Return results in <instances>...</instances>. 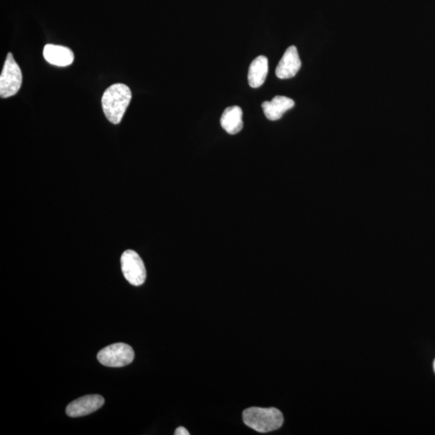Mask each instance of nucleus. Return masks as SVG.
Masks as SVG:
<instances>
[{
    "mask_svg": "<svg viewBox=\"0 0 435 435\" xmlns=\"http://www.w3.org/2000/svg\"><path fill=\"white\" fill-rule=\"evenodd\" d=\"M43 55L49 63L61 67H65L73 63L74 54L72 50L66 47L55 45H46Z\"/></svg>",
    "mask_w": 435,
    "mask_h": 435,
    "instance_id": "nucleus-9",
    "label": "nucleus"
},
{
    "mask_svg": "<svg viewBox=\"0 0 435 435\" xmlns=\"http://www.w3.org/2000/svg\"><path fill=\"white\" fill-rule=\"evenodd\" d=\"M103 397L100 395H87L74 400L66 407V414L70 418L83 417L96 412L104 404Z\"/></svg>",
    "mask_w": 435,
    "mask_h": 435,
    "instance_id": "nucleus-6",
    "label": "nucleus"
},
{
    "mask_svg": "<svg viewBox=\"0 0 435 435\" xmlns=\"http://www.w3.org/2000/svg\"><path fill=\"white\" fill-rule=\"evenodd\" d=\"M268 72V61L266 56H259L251 63L248 70V83L251 87L258 88L266 82Z\"/></svg>",
    "mask_w": 435,
    "mask_h": 435,
    "instance_id": "nucleus-11",
    "label": "nucleus"
},
{
    "mask_svg": "<svg viewBox=\"0 0 435 435\" xmlns=\"http://www.w3.org/2000/svg\"><path fill=\"white\" fill-rule=\"evenodd\" d=\"M220 124L229 134H239L244 127L242 109L238 106L226 108L221 116Z\"/></svg>",
    "mask_w": 435,
    "mask_h": 435,
    "instance_id": "nucleus-10",
    "label": "nucleus"
},
{
    "mask_svg": "<svg viewBox=\"0 0 435 435\" xmlns=\"http://www.w3.org/2000/svg\"><path fill=\"white\" fill-rule=\"evenodd\" d=\"M123 274L131 285L139 286L143 285L147 277L145 264L134 250H127L121 257Z\"/></svg>",
    "mask_w": 435,
    "mask_h": 435,
    "instance_id": "nucleus-5",
    "label": "nucleus"
},
{
    "mask_svg": "<svg viewBox=\"0 0 435 435\" xmlns=\"http://www.w3.org/2000/svg\"><path fill=\"white\" fill-rule=\"evenodd\" d=\"M131 99V89L126 85L117 83L108 87L102 98L103 110L107 119L113 125H119Z\"/></svg>",
    "mask_w": 435,
    "mask_h": 435,
    "instance_id": "nucleus-1",
    "label": "nucleus"
},
{
    "mask_svg": "<svg viewBox=\"0 0 435 435\" xmlns=\"http://www.w3.org/2000/svg\"><path fill=\"white\" fill-rule=\"evenodd\" d=\"M295 105L293 99L285 96H276L272 101L262 103V109L268 120L275 121L280 120L285 113Z\"/></svg>",
    "mask_w": 435,
    "mask_h": 435,
    "instance_id": "nucleus-8",
    "label": "nucleus"
},
{
    "mask_svg": "<svg viewBox=\"0 0 435 435\" xmlns=\"http://www.w3.org/2000/svg\"><path fill=\"white\" fill-rule=\"evenodd\" d=\"M135 352L129 345L117 343L110 345L98 353V361L103 365L121 368L130 365L134 361Z\"/></svg>",
    "mask_w": 435,
    "mask_h": 435,
    "instance_id": "nucleus-3",
    "label": "nucleus"
},
{
    "mask_svg": "<svg viewBox=\"0 0 435 435\" xmlns=\"http://www.w3.org/2000/svg\"><path fill=\"white\" fill-rule=\"evenodd\" d=\"M174 434L175 435H190V433H189L188 430L185 427H180L177 428L176 430H175Z\"/></svg>",
    "mask_w": 435,
    "mask_h": 435,
    "instance_id": "nucleus-12",
    "label": "nucleus"
},
{
    "mask_svg": "<svg viewBox=\"0 0 435 435\" xmlns=\"http://www.w3.org/2000/svg\"><path fill=\"white\" fill-rule=\"evenodd\" d=\"M434 371L435 372V359H434Z\"/></svg>",
    "mask_w": 435,
    "mask_h": 435,
    "instance_id": "nucleus-13",
    "label": "nucleus"
},
{
    "mask_svg": "<svg viewBox=\"0 0 435 435\" xmlns=\"http://www.w3.org/2000/svg\"><path fill=\"white\" fill-rule=\"evenodd\" d=\"M301 67V61L296 47H288L277 66V77L281 79L294 78Z\"/></svg>",
    "mask_w": 435,
    "mask_h": 435,
    "instance_id": "nucleus-7",
    "label": "nucleus"
},
{
    "mask_svg": "<svg viewBox=\"0 0 435 435\" xmlns=\"http://www.w3.org/2000/svg\"><path fill=\"white\" fill-rule=\"evenodd\" d=\"M22 80L20 66L9 53L0 77V96L3 98L15 96L20 91Z\"/></svg>",
    "mask_w": 435,
    "mask_h": 435,
    "instance_id": "nucleus-4",
    "label": "nucleus"
},
{
    "mask_svg": "<svg viewBox=\"0 0 435 435\" xmlns=\"http://www.w3.org/2000/svg\"><path fill=\"white\" fill-rule=\"evenodd\" d=\"M246 425L259 433H268L282 427L283 414L276 408L250 407L243 412Z\"/></svg>",
    "mask_w": 435,
    "mask_h": 435,
    "instance_id": "nucleus-2",
    "label": "nucleus"
}]
</instances>
